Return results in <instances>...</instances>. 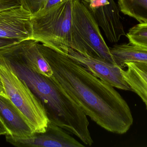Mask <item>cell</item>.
Returning a JSON list of instances; mask_svg holds the SVG:
<instances>
[{
	"label": "cell",
	"mask_w": 147,
	"mask_h": 147,
	"mask_svg": "<svg viewBox=\"0 0 147 147\" xmlns=\"http://www.w3.org/2000/svg\"><path fill=\"white\" fill-rule=\"evenodd\" d=\"M53 75L88 117L104 129L126 133L134 123L127 103L115 87L94 76L68 54L39 43Z\"/></svg>",
	"instance_id": "1"
},
{
	"label": "cell",
	"mask_w": 147,
	"mask_h": 147,
	"mask_svg": "<svg viewBox=\"0 0 147 147\" xmlns=\"http://www.w3.org/2000/svg\"><path fill=\"white\" fill-rule=\"evenodd\" d=\"M0 55L40 100L51 122L75 135L86 146H92L87 116L53 75L47 77L32 69L13 44L0 49Z\"/></svg>",
	"instance_id": "2"
},
{
	"label": "cell",
	"mask_w": 147,
	"mask_h": 147,
	"mask_svg": "<svg viewBox=\"0 0 147 147\" xmlns=\"http://www.w3.org/2000/svg\"><path fill=\"white\" fill-rule=\"evenodd\" d=\"M73 0H62L31 17L32 39L68 54L71 42Z\"/></svg>",
	"instance_id": "3"
},
{
	"label": "cell",
	"mask_w": 147,
	"mask_h": 147,
	"mask_svg": "<svg viewBox=\"0 0 147 147\" xmlns=\"http://www.w3.org/2000/svg\"><path fill=\"white\" fill-rule=\"evenodd\" d=\"M70 48L83 56L99 58L116 64L99 26L80 0H73Z\"/></svg>",
	"instance_id": "4"
},
{
	"label": "cell",
	"mask_w": 147,
	"mask_h": 147,
	"mask_svg": "<svg viewBox=\"0 0 147 147\" xmlns=\"http://www.w3.org/2000/svg\"><path fill=\"white\" fill-rule=\"evenodd\" d=\"M0 77L7 97L24 115L34 133L45 132L50 121L42 104L1 55Z\"/></svg>",
	"instance_id": "5"
},
{
	"label": "cell",
	"mask_w": 147,
	"mask_h": 147,
	"mask_svg": "<svg viewBox=\"0 0 147 147\" xmlns=\"http://www.w3.org/2000/svg\"><path fill=\"white\" fill-rule=\"evenodd\" d=\"M6 141L18 147H83L84 145L59 126L50 121L45 131L34 133L26 137L9 134L5 135Z\"/></svg>",
	"instance_id": "6"
},
{
	"label": "cell",
	"mask_w": 147,
	"mask_h": 147,
	"mask_svg": "<svg viewBox=\"0 0 147 147\" xmlns=\"http://www.w3.org/2000/svg\"><path fill=\"white\" fill-rule=\"evenodd\" d=\"M68 55L85 67L94 76L109 83L117 89L131 91L123 78L122 68L99 58L84 56L69 48Z\"/></svg>",
	"instance_id": "7"
},
{
	"label": "cell",
	"mask_w": 147,
	"mask_h": 147,
	"mask_svg": "<svg viewBox=\"0 0 147 147\" xmlns=\"http://www.w3.org/2000/svg\"><path fill=\"white\" fill-rule=\"evenodd\" d=\"M32 15L21 6L0 11V38L20 41L32 39Z\"/></svg>",
	"instance_id": "8"
},
{
	"label": "cell",
	"mask_w": 147,
	"mask_h": 147,
	"mask_svg": "<svg viewBox=\"0 0 147 147\" xmlns=\"http://www.w3.org/2000/svg\"><path fill=\"white\" fill-rule=\"evenodd\" d=\"M89 10L110 42H118L122 36L126 35L120 9L114 0L109 4Z\"/></svg>",
	"instance_id": "9"
},
{
	"label": "cell",
	"mask_w": 147,
	"mask_h": 147,
	"mask_svg": "<svg viewBox=\"0 0 147 147\" xmlns=\"http://www.w3.org/2000/svg\"><path fill=\"white\" fill-rule=\"evenodd\" d=\"M0 118L9 134L26 137L34 133L24 115L8 98L0 95Z\"/></svg>",
	"instance_id": "10"
},
{
	"label": "cell",
	"mask_w": 147,
	"mask_h": 147,
	"mask_svg": "<svg viewBox=\"0 0 147 147\" xmlns=\"http://www.w3.org/2000/svg\"><path fill=\"white\" fill-rule=\"evenodd\" d=\"M39 43L34 40L29 39L16 42L13 45L32 69L47 77H51L53 72L40 51Z\"/></svg>",
	"instance_id": "11"
},
{
	"label": "cell",
	"mask_w": 147,
	"mask_h": 147,
	"mask_svg": "<svg viewBox=\"0 0 147 147\" xmlns=\"http://www.w3.org/2000/svg\"><path fill=\"white\" fill-rule=\"evenodd\" d=\"M124 66L127 67L126 70H122L124 79L131 91L140 98L147 109V64L129 62L125 63Z\"/></svg>",
	"instance_id": "12"
},
{
	"label": "cell",
	"mask_w": 147,
	"mask_h": 147,
	"mask_svg": "<svg viewBox=\"0 0 147 147\" xmlns=\"http://www.w3.org/2000/svg\"><path fill=\"white\" fill-rule=\"evenodd\" d=\"M116 64L123 69L125 63L129 62L147 64V49L131 44L115 45L110 48Z\"/></svg>",
	"instance_id": "13"
},
{
	"label": "cell",
	"mask_w": 147,
	"mask_h": 147,
	"mask_svg": "<svg viewBox=\"0 0 147 147\" xmlns=\"http://www.w3.org/2000/svg\"><path fill=\"white\" fill-rule=\"evenodd\" d=\"M118 6L124 14L147 23V0H118Z\"/></svg>",
	"instance_id": "14"
},
{
	"label": "cell",
	"mask_w": 147,
	"mask_h": 147,
	"mask_svg": "<svg viewBox=\"0 0 147 147\" xmlns=\"http://www.w3.org/2000/svg\"><path fill=\"white\" fill-rule=\"evenodd\" d=\"M129 43L147 49V23H140L131 28L126 35Z\"/></svg>",
	"instance_id": "15"
},
{
	"label": "cell",
	"mask_w": 147,
	"mask_h": 147,
	"mask_svg": "<svg viewBox=\"0 0 147 147\" xmlns=\"http://www.w3.org/2000/svg\"><path fill=\"white\" fill-rule=\"evenodd\" d=\"M62 0H20L21 6L32 15L50 7Z\"/></svg>",
	"instance_id": "16"
},
{
	"label": "cell",
	"mask_w": 147,
	"mask_h": 147,
	"mask_svg": "<svg viewBox=\"0 0 147 147\" xmlns=\"http://www.w3.org/2000/svg\"><path fill=\"white\" fill-rule=\"evenodd\" d=\"M20 6V0H0V11Z\"/></svg>",
	"instance_id": "17"
},
{
	"label": "cell",
	"mask_w": 147,
	"mask_h": 147,
	"mask_svg": "<svg viewBox=\"0 0 147 147\" xmlns=\"http://www.w3.org/2000/svg\"><path fill=\"white\" fill-rule=\"evenodd\" d=\"M19 41H20L17 39L0 38V49Z\"/></svg>",
	"instance_id": "18"
},
{
	"label": "cell",
	"mask_w": 147,
	"mask_h": 147,
	"mask_svg": "<svg viewBox=\"0 0 147 147\" xmlns=\"http://www.w3.org/2000/svg\"><path fill=\"white\" fill-rule=\"evenodd\" d=\"M9 134V132L0 118V135Z\"/></svg>",
	"instance_id": "19"
},
{
	"label": "cell",
	"mask_w": 147,
	"mask_h": 147,
	"mask_svg": "<svg viewBox=\"0 0 147 147\" xmlns=\"http://www.w3.org/2000/svg\"><path fill=\"white\" fill-rule=\"evenodd\" d=\"M0 95H2V96H3L7 98V95H6L4 87H3V84L1 77H0Z\"/></svg>",
	"instance_id": "20"
},
{
	"label": "cell",
	"mask_w": 147,
	"mask_h": 147,
	"mask_svg": "<svg viewBox=\"0 0 147 147\" xmlns=\"http://www.w3.org/2000/svg\"><path fill=\"white\" fill-rule=\"evenodd\" d=\"M80 1L84 3H87L89 2L90 0H80Z\"/></svg>",
	"instance_id": "21"
}]
</instances>
